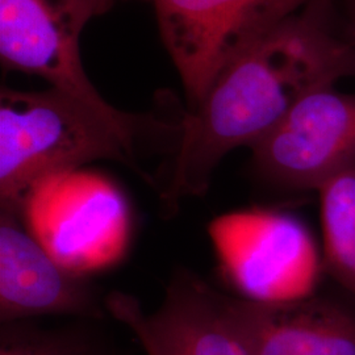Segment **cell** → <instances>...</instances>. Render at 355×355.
<instances>
[{"label": "cell", "instance_id": "4", "mask_svg": "<svg viewBox=\"0 0 355 355\" xmlns=\"http://www.w3.org/2000/svg\"><path fill=\"white\" fill-rule=\"evenodd\" d=\"M191 110L217 76L282 21L327 0H153Z\"/></svg>", "mask_w": 355, "mask_h": 355}, {"label": "cell", "instance_id": "6", "mask_svg": "<svg viewBox=\"0 0 355 355\" xmlns=\"http://www.w3.org/2000/svg\"><path fill=\"white\" fill-rule=\"evenodd\" d=\"M21 211L38 241L71 271L107 266L124 250L125 203L99 175L76 170L48 178L28 193Z\"/></svg>", "mask_w": 355, "mask_h": 355}, {"label": "cell", "instance_id": "11", "mask_svg": "<svg viewBox=\"0 0 355 355\" xmlns=\"http://www.w3.org/2000/svg\"><path fill=\"white\" fill-rule=\"evenodd\" d=\"M318 192L324 272L355 303V167Z\"/></svg>", "mask_w": 355, "mask_h": 355}, {"label": "cell", "instance_id": "10", "mask_svg": "<svg viewBox=\"0 0 355 355\" xmlns=\"http://www.w3.org/2000/svg\"><path fill=\"white\" fill-rule=\"evenodd\" d=\"M136 315L162 355H252L221 318L211 287L195 275L175 274L161 306Z\"/></svg>", "mask_w": 355, "mask_h": 355}, {"label": "cell", "instance_id": "9", "mask_svg": "<svg viewBox=\"0 0 355 355\" xmlns=\"http://www.w3.org/2000/svg\"><path fill=\"white\" fill-rule=\"evenodd\" d=\"M17 209L0 214V321L44 315L87 320L105 316V302L79 274L58 263L37 237L21 224Z\"/></svg>", "mask_w": 355, "mask_h": 355}, {"label": "cell", "instance_id": "13", "mask_svg": "<svg viewBox=\"0 0 355 355\" xmlns=\"http://www.w3.org/2000/svg\"><path fill=\"white\" fill-rule=\"evenodd\" d=\"M137 299L133 296L123 293V292H112L107 296L105 299V308L110 316H112L114 320L123 322L128 329L135 333L137 337L141 346L144 347L145 353L148 355H162L157 345L153 343L150 336L144 329L141 325L137 315H136V304Z\"/></svg>", "mask_w": 355, "mask_h": 355}, {"label": "cell", "instance_id": "8", "mask_svg": "<svg viewBox=\"0 0 355 355\" xmlns=\"http://www.w3.org/2000/svg\"><path fill=\"white\" fill-rule=\"evenodd\" d=\"M216 306L252 355H355V304L312 293L265 303L211 288Z\"/></svg>", "mask_w": 355, "mask_h": 355}, {"label": "cell", "instance_id": "12", "mask_svg": "<svg viewBox=\"0 0 355 355\" xmlns=\"http://www.w3.org/2000/svg\"><path fill=\"white\" fill-rule=\"evenodd\" d=\"M0 355H117L91 322L42 328L26 320L1 324Z\"/></svg>", "mask_w": 355, "mask_h": 355}, {"label": "cell", "instance_id": "7", "mask_svg": "<svg viewBox=\"0 0 355 355\" xmlns=\"http://www.w3.org/2000/svg\"><path fill=\"white\" fill-rule=\"evenodd\" d=\"M255 174L287 191H316L355 167V94L309 92L252 148Z\"/></svg>", "mask_w": 355, "mask_h": 355}, {"label": "cell", "instance_id": "14", "mask_svg": "<svg viewBox=\"0 0 355 355\" xmlns=\"http://www.w3.org/2000/svg\"><path fill=\"white\" fill-rule=\"evenodd\" d=\"M347 33H349V38H346L352 46L354 48L355 51V0L352 1L350 6V12H349V28H347Z\"/></svg>", "mask_w": 355, "mask_h": 355}, {"label": "cell", "instance_id": "5", "mask_svg": "<svg viewBox=\"0 0 355 355\" xmlns=\"http://www.w3.org/2000/svg\"><path fill=\"white\" fill-rule=\"evenodd\" d=\"M116 0H0V57L7 70L41 76L51 87L89 103L121 125L140 130L145 119L105 102L82 64L79 40L89 21Z\"/></svg>", "mask_w": 355, "mask_h": 355}, {"label": "cell", "instance_id": "1", "mask_svg": "<svg viewBox=\"0 0 355 355\" xmlns=\"http://www.w3.org/2000/svg\"><path fill=\"white\" fill-rule=\"evenodd\" d=\"M324 6L282 21L240 53L180 124L173 170L161 193L168 211L202 196L221 159L252 148L312 91L355 76V51L324 20Z\"/></svg>", "mask_w": 355, "mask_h": 355}, {"label": "cell", "instance_id": "3", "mask_svg": "<svg viewBox=\"0 0 355 355\" xmlns=\"http://www.w3.org/2000/svg\"><path fill=\"white\" fill-rule=\"evenodd\" d=\"M216 254L241 297L277 303L316 292L325 275L321 248L297 217L249 209L216 218L209 227Z\"/></svg>", "mask_w": 355, "mask_h": 355}, {"label": "cell", "instance_id": "2", "mask_svg": "<svg viewBox=\"0 0 355 355\" xmlns=\"http://www.w3.org/2000/svg\"><path fill=\"white\" fill-rule=\"evenodd\" d=\"M139 130L119 124L89 103L51 89L0 91V202L21 211L42 180L94 161H114L150 180L137 165Z\"/></svg>", "mask_w": 355, "mask_h": 355}]
</instances>
